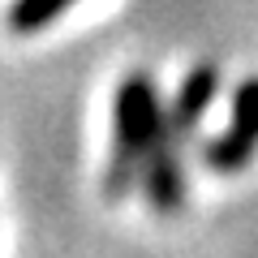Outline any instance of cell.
<instances>
[{
	"instance_id": "6da1fadb",
	"label": "cell",
	"mask_w": 258,
	"mask_h": 258,
	"mask_svg": "<svg viewBox=\"0 0 258 258\" xmlns=\"http://www.w3.org/2000/svg\"><path fill=\"white\" fill-rule=\"evenodd\" d=\"M215 95H220V69L215 64H198V69L185 74L172 103L164 108L155 151H151L147 172H142V194H147L151 211L176 215L185 207V151H189L198 125L207 120Z\"/></svg>"
},
{
	"instance_id": "7a4b0ae2",
	"label": "cell",
	"mask_w": 258,
	"mask_h": 258,
	"mask_svg": "<svg viewBox=\"0 0 258 258\" xmlns=\"http://www.w3.org/2000/svg\"><path fill=\"white\" fill-rule=\"evenodd\" d=\"M159 125H164V103H159V86L147 69L120 78L116 103H112V155L103 168V198L120 203L125 194L142 189V172L155 151Z\"/></svg>"
},
{
	"instance_id": "277c9868",
	"label": "cell",
	"mask_w": 258,
	"mask_h": 258,
	"mask_svg": "<svg viewBox=\"0 0 258 258\" xmlns=\"http://www.w3.org/2000/svg\"><path fill=\"white\" fill-rule=\"evenodd\" d=\"M69 5H78V0H13L9 26L18 30V35H35V30L52 26V22L69 9Z\"/></svg>"
},
{
	"instance_id": "3957f363",
	"label": "cell",
	"mask_w": 258,
	"mask_h": 258,
	"mask_svg": "<svg viewBox=\"0 0 258 258\" xmlns=\"http://www.w3.org/2000/svg\"><path fill=\"white\" fill-rule=\"evenodd\" d=\"M258 151V78H245L232 95V116L215 142H207L203 164L211 172H241Z\"/></svg>"
}]
</instances>
